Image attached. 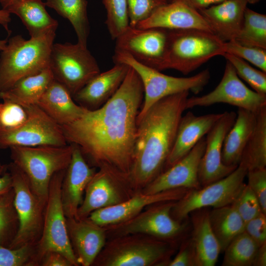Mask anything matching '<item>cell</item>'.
<instances>
[{
	"label": "cell",
	"instance_id": "cell-16",
	"mask_svg": "<svg viewBox=\"0 0 266 266\" xmlns=\"http://www.w3.org/2000/svg\"><path fill=\"white\" fill-rule=\"evenodd\" d=\"M219 103L256 113L266 107V95L259 94L247 87L227 61L222 78L215 88L201 96L188 97L186 107L187 109Z\"/></svg>",
	"mask_w": 266,
	"mask_h": 266
},
{
	"label": "cell",
	"instance_id": "cell-32",
	"mask_svg": "<svg viewBox=\"0 0 266 266\" xmlns=\"http://www.w3.org/2000/svg\"><path fill=\"white\" fill-rule=\"evenodd\" d=\"M46 6L55 10L60 15L67 19L76 33L77 43L87 47L90 33L86 0H47Z\"/></svg>",
	"mask_w": 266,
	"mask_h": 266
},
{
	"label": "cell",
	"instance_id": "cell-49",
	"mask_svg": "<svg viewBox=\"0 0 266 266\" xmlns=\"http://www.w3.org/2000/svg\"><path fill=\"white\" fill-rule=\"evenodd\" d=\"M187 4L198 11L226 0H177Z\"/></svg>",
	"mask_w": 266,
	"mask_h": 266
},
{
	"label": "cell",
	"instance_id": "cell-17",
	"mask_svg": "<svg viewBox=\"0 0 266 266\" xmlns=\"http://www.w3.org/2000/svg\"><path fill=\"white\" fill-rule=\"evenodd\" d=\"M236 113L226 111L207 133L205 147L199 168V180L203 187L224 178L236 167L225 165L222 154L225 137L234 123Z\"/></svg>",
	"mask_w": 266,
	"mask_h": 266
},
{
	"label": "cell",
	"instance_id": "cell-45",
	"mask_svg": "<svg viewBox=\"0 0 266 266\" xmlns=\"http://www.w3.org/2000/svg\"><path fill=\"white\" fill-rule=\"evenodd\" d=\"M244 231L259 246L266 243V214L261 212L245 223Z\"/></svg>",
	"mask_w": 266,
	"mask_h": 266
},
{
	"label": "cell",
	"instance_id": "cell-53",
	"mask_svg": "<svg viewBox=\"0 0 266 266\" xmlns=\"http://www.w3.org/2000/svg\"><path fill=\"white\" fill-rule=\"evenodd\" d=\"M7 43V39L0 40V51H2L5 48Z\"/></svg>",
	"mask_w": 266,
	"mask_h": 266
},
{
	"label": "cell",
	"instance_id": "cell-46",
	"mask_svg": "<svg viewBox=\"0 0 266 266\" xmlns=\"http://www.w3.org/2000/svg\"><path fill=\"white\" fill-rule=\"evenodd\" d=\"M168 266H196L195 255L190 240H186L181 246L175 257L169 260Z\"/></svg>",
	"mask_w": 266,
	"mask_h": 266
},
{
	"label": "cell",
	"instance_id": "cell-1",
	"mask_svg": "<svg viewBox=\"0 0 266 266\" xmlns=\"http://www.w3.org/2000/svg\"><path fill=\"white\" fill-rule=\"evenodd\" d=\"M143 97L140 77L130 66L120 87L105 104L87 109L79 119L62 126L67 144L78 146L91 166L111 168L130 176Z\"/></svg>",
	"mask_w": 266,
	"mask_h": 266
},
{
	"label": "cell",
	"instance_id": "cell-7",
	"mask_svg": "<svg viewBox=\"0 0 266 266\" xmlns=\"http://www.w3.org/2000/svg\"><path fill=\"white\" fill-rule=\"evenodd\" d=\"M66 169L56 172L51 179L42 233L35 244L32 266L39 265L44 256L52 251L62 254L73 266H80L68 236L66 218L61 199L62 184Z\"/></svg>",
	"mask_w": 266,
	"mask_h": 266
},
{
	"label": "cell",
	"instance_id": "cell-30",
	"mask_svg": "<svg viewBox=\"0 0 266 266\" xmlns=\"http://www.w3.org/2000/svg\"><path fill=\"white\" fill-rule=\"evenodd\" d=\"M49 67L39 73L25 77L9 89L0 92V99L23 106L36 104L54 80Z\"/></svg>",
	"mask_w": 266,
	"mask_h": 266
},
{
	"label": "cell",
	"instance_id": "cell-13",
	"mask_svg": "<svg viewBox=\"0 0 266 266\" xmlns=\"http://www.w3.org/2000/svg\"><path fill=\"white\" fill-rule=\"evenodd\" d=\"M136 193L129 175L109 168H99L86 188L76 219L87 218L96 210L122 203Z\"/></svg>",
	"mask_w": 266,
	"mask_h": 266
},
{
	"label": "cell",
	"instance_id": "cell-21",
	"mask_svg": "<svg viewBox=\"0 0 266 266\" xmlns=\"http://www.w3.org/2000/svg\"><path fill=\"white\" fill-rule=\"evenodd\" d=\"M66 225L71 244L80 266H92L106 241L103 227L83 219L66 218Z\"/></svg>",
	"mask_w": 266,
	"mask_h": 266
},
{
	"label": "cell",
	"instance_id": "cell-12",
	"mask_svg": "<svg viewBox=\"0 0 266 266\" xmlns=\"http://www.w3.org/2000/svg\"><path fill=\"white\" fill-rule=\"evenodd\" d=\"M174 202L168 201L151 204L127 221L104 226L107 239L141 233L174 243L184 233L186 227L185 223L176 220L171 215Z\"/></svg>",
	"mask_w": 266,
	"mask_h": 266
},
{
	"label": "cell",
	"instance_id": "cell-25",
	"mask_svg": "<svg viewBox=\"0 0 266 266\" xmlns=\"http://www.w3.org/2000/svg\"><path fill=\"white\" fill-rule=\"evenodd\" d=\"M247 4L244 0H226L199 12L212 33L226 42L234 40L239 33Z\"/></svg>",
	"mask_w": 266,
	"mask_h": 266
},
{
	"label": "cell",
	"instance_id": "cell-28",
	"mask_svg": "<svg viewBox=\"0 0 266 266\" xmlns=\"http://www.w3.org/2000/svg\"><path fill=\"white\" fill-rule=\"evenodd\" d=\"M256 113L238 108L235 120L224 139L222 159L226 166L237 167L254 130Z\"/></svg>",
	"mask_w": 266,
	"mask_h": 266
},
{
	"label": "cell",
	"instance_id": "cell-3",
	"mask_svg": "<svg viewBox=\"0 0 266 266\" xmlns=\"http://www.w3.org/2000/svg\"><path fill=\"white\" fill-rule=\"evenodd\" d=\"M56 31L25 39L17 35L7 40L0 56V92L19 80L49 67Z\"/></svg>",
	"mask_w": 266,
	"mask_h": 266
},
{
	"label": "cell",
	"instance_id": "cell-2",
	"mask_svg": "<svg viewBox=\"0 0 266 266\" xmlns=\"http://www.w3.org/2000/svg\"><path fill=\"white\" fill-rule=\"evenodd\" d=\"M189 92L160 100L137 119L130 178L140 192L164 171L171 152L180 119L186 110Z\"/></svg>",
	"mask_w": 266,
	"mask_h": 266
},
{
	"label": "cell",
	"instance_id": "cell-51",
	"mask_svg": "<svg viewBox=\"0 0 266 266\" xmlns=\"http://www.w3.org/2000/svg\"><path fill=\"white\" fill-rule=\"evenodd\" d=\"M11 22L10 14L6 10L0 9V25H1L10 34V30L8 28V24Z\"/></svg>",
	"mask_w": 266,
	"mask_h": 266
},
{
	"label": "cell",
	"instance_id": "cell-44",
	"mask_svg": "<svg viewBox=\"0 0 266 266\" xmlns=\"http://www.w3.org/2000/svg\"><path fill=\"white\" fill-rule=\"evenodd\" d=\"M247 185L257 197L262 210L266 214V168L248 170Z\"/></svg>",
	"mask_w": 266,
	"mask_h": 266
},
{
	"label": "cell",
	"instance_id": "cell-8",
	"mask_svg": "<svg viewBox=\"0 0 266 266\" xmlns=\"http://www.w3.org/2000/svg\"><path fill=\"white\" fill-rule=\"evenodd\" d=\"M113 60L114 64L123 63L132 67L142 82L144 97L137 119L142 117L153 104L164 98L184 91L199 93L208 83L210 78L208 69L188 77L167 75L138 63L125 53H115Z\"/></svg>",
	"mask_w": 266,
	"mask_h": 266
},
{
	"label": "cell",
	"instance_id": "cell-10",
	"mask_svg": "<svg viewBox=\"0 0 266 266\" xmlns=\"http://www.w3.org/2000/svg\"><path fill=\"white\" fill-rule=\"evenodd\" d=\"M49 67L54 79L72 97L100 72L96 60L87 48L78 43H54Z\"/></svg>",
	"mask_w": 266,
	"mask_h": 266
},
{
	"label": "cell",
	"instance_id": "cell-40",
	"mask_svg": "<svg viewBox=\"0 0 266 266\" xmlns=\"http://www.w3.org/2000/svg\"><path fill=\"white\" fill-rule=\"evenodd\" d=\"M27 118L25 107L8 100L0 103V131L15 130L23 125Z\"/></svg>",
	"mask_w": 266,
	"mask_h": 266
},
{
	"label": "cell",
	"instance_id": "cell-35",
	"mask_svg": "<svg viewBox=\"0 0 266 266\" xmlns=\"http://www.w3.org/2000/svg\"><path fill=\"white\" fill-rule=\"evenodd\" d=\"M259 246L244 231L235 237L223 252L222 266H251Z\"/></svg>",
	"mask_w": 266,
	"mask_h": 266
},
{
	"label": "cell",
	"instance_id": "cell-31",
	"mask_svg": "<svg viewBox=\"0 0 266 266\" xmlns=\"http://www.w3.org/2000/svg\"><path fill=\"white\" fill-rule=\"evenodd\" d=\"M212 230L223 252L230 242L244 231L245 223L232 204L209 211Z\"/></svg>",
	"mask_w": 266,
	"mask_h": 266
},
{
	"label": "cell",
	"instance_id": "cell-9",
	"mask_svg": "<svg viewBox=\"0 0 266 266\" xmlns=\"http://www.w3.org/2000/svg\"><path fill=\"white\" fill-rule=\"evenodd\" d=\"M8 168L12 178L14 205L19 220L18 231L8 247L35 245L41 235L46 204L35 195L27 176L18 166L11 162Z\"/></svg>",
	"mask_w": 266,
	"mask_h": 266
},
{
	"label": "cell",
	"instance_id": "cell-41",
	"mask_svg": "<svg viewBox=\"0 0 266 266\" xmlns=\"http://www.w3.org/2000/svg\"><path fill=\"white\" fill-rule=\"evenodd\" d=\"M129 26L137 25L148 18L159 7L167 4L166 0H127Z\"/></svg>",
	"mask_w": 266,
	"mask_h": 266
},
{
	"label": "cell",
	"instance_id": "cell-39",
	"mask_svg": "<svg viewBox=\"0 0 266 266\" xmlns=\"http://www.w3.org/2000/svg\"><path fill=\"white\" fill-rule=\"evenodd\" d=\"M225 53L247 61L266 72V49L238 43L234 40L224 42Z\"/></svg>",
	"mask_w": 266,
	"mask_h": 266
},
{
	"label": "cell",
	"instance_id": "cell-14",
	"mask_svg": "<svg viewBox=\"0 0 266 266\" xmlns=\"http://www.w3.org/2000/svg\"><path fill=\"white\" fill-rule=\"evenodd\" d=\"M168 30L129 26L116 39L115 53L130 55L138 63L159 71L166 69Z\"/></svg>",
	"mask_w": 266,
	"mask_h": 266
},
{
	"label": "cell",
	"instance_id": "cell-22",
	"mask_svg": "<svg viewBox=\"0 0 266 266\" xmlns=\"http://www.w3.org/2000/svg\"><path fill=\"white\" fill-rule=\"evenodd\" d=\"M136 27L168 30L198 29L212 33L209 25L198 10L179 0L168 2L159 7Z\"/></svg>",
	"mask_w": 266,
	"mask_h": 266
},
{
	"label": "cell",
	"instance_id": "cell-26",
	"mask_svg": "<svg viewBox=\"0 0 266 266\" xmlns=\"http://www.w3.org/2000/svg\"><path fill=\"white\" fill-rule=\"evenodd\" d=\"M202 208L192 213L193 230L190 240L196 266H214L221 252L219 243L212 230L209 211Z\"/></svg>",
	"mask_w": 266,
	"mask_h": 266
},
{
	"label": "cell",
	"instance_id": "cell-54",
	"mask_svg": "<svg viewBox=\"0 0 266 266\" xmlns=\"http://www.w3.org/2000/svg\"><path fill=\"white\" fill-rule=\"evenodd\" d=\"M245 0L248 4V3L255 4L259 2L261 0Z\"/></svg>",
	"mask_w": 266,
	"mask_h": 266
},
{
	"label": "cell",
	"instance_id": "cell-38",
	"mask_svg": "<svg viewBox=\"0 0 266 266\" xmlns=\"http://www.w3.org/2000/svg\"><path fill=\"white\" fill-rule=\"evenodd\" d=\"M234 68L238 77L255 92L266 95V72L249 65L245 61L229 53L223 56Z\"/></svg>",
	"mask_w": 266,
	"mask_h": 266
},
{
	"label": "cell",
	"instance_id": "cell-29",
	"mask_svg": "<svg viewBox=\"0 0 266 266\" xmlns=\"http://www.w3.org/2000/svg\"><path fill=\"white\" fill-rule=\"evenodd\" d=\"M42 0H17L3 8L21 20L31 37L56 31L58 21L48 13Z\"/></svg>",
	"mask_w": 266,
	"mask_h": 266
},
{
	"label": "cell",
	"instance_id": "cell-37",
	"mask_svg": "<svg viewBox=\"0 0 266 266\" xmlns=\"http://www.w3.org/2000/svg\"><path fill=\"white\" fill-rule=\"evenodd\" d=\"M106 10L105 24L113 39L129 26L127 0H102Z\"/></svg>",
	"mask_w": 266,
	"mask_h": 266
},
{
	"label": "cell",
	"instance_id": "cell-15",
	"mask_svg": "<svg viewBox=\"0 0 266 266\" xmlns=\"http://www.w3.org/2000/svg\"><path fill=\"white\" fill-rule=\"evenodd\" d=\"M24 107L28 113L26 121L15 130L0 131V149H7L14 146H63L68 144L62 126L37 104Z\"/></svg>",
	"mask_w": 266,
	"mask_h": 266
},
{
	"label": "cell",
	"instance_id": "cell-27",
	"mask_svg": "<svg viewBox=\"0 0 266 266\" xmlns=\"http://www.w3.org/2000/svg\"><path fill=\"white\" fill-rule=\"evenodd\" d=\"M36 104L61 126L77 120L87 109L77 104L68 91L55 79Z\"/></svg>",
	"mask_w": 266,
	"mask_h": 266
},
{
	"label": "cell",
	"instance_id": "cell-20",
	"mask_svg": "<svg viewBox=\"0 0 266 266\" xmlns=\"http://www.w3.org/2000/svg\"><path fill=\"white\" fill-rule=\"evenodd\" d=\"M71 145V158L63 179L61 199L66 218L76 219L86 188L97 168L89 165L78 146Z\"/></svg>",
	"mask_w": 266,
	"mask_h": 266
},
{
	"label": "cell",
	"instance_id": "cell-52",
	"mask_svg": "<svg viewBox=\"0 0 266 266\" xmlns=\"http://www.w3.org/2000/svg\"><path fill=\"white\" fill-rule=\"evenodd\" d=\"M17 0H0V3L2 6V9L6 7L7 5Z\"/></svg>",
	"mask_w": 266,
	"mask_h": 266
},
{
	"label": "cell",
	"instance_id": "cell-24",
	"mask_svg": "<svg viewBox=\"0 0 266 266\" xmlns=\"http://www.w3.org/2000/svg\"><path fill=\"white\" fill-rule=\"evenodd\" d=\"M222 114L210 113L197 116L192 112L188 111L182 115L179 123L174 145L164 170L187 154L204 137Z\"/></svg>",
	"mask_w": 266,
	"mask_h": 266
},
{
	"label": "cell",
	"instance_id": "cell-19",
	"mask_svg": "<svg viewBox=\"0 0 266 266\" xmlns=\"http://www.w3.org/2000/svg\"><path fill=\"white\" fill-rule=\"evenodd\" d=\"M189 190L178 188L152 194L137 192L122 203L92 212L88 218L102 227L119 224L135 216L151 204L178 200Z\"/></svg>",
	"mask_w": 266,
	"mask_h": 266
},
{
	"label": "cell",
	"instance_id": "cell-33",
	"mask_svg": "<svg viewBox=\"0 0 266 266\" xmlns=\"http://www.w3.org/2000/svg\"><path fill=\"white\" fill-rule=\"evenodd\" d=\"M255 113V127L239 163L248 170L266 166V107Z\"/></svg>",
	"mask_w": 266,
	"mask_h": 266
},
{
	"label": "cell",
	"instance_id": "cell-43",
	"mask_svg": "<svg viewBox=\"0 0 266 266\" xmlns=\"http://www.w3.org/2000/svg\"><path fill=\"white\" fill-rule=\"evenodd\" d=\"M232 204L245 223L262 212L257 197L246 184Z\"/></svg>",
	"mask_w": 266,
	"mask_h": 266
},
{
	"label": "cell",
	"instance_id": "cell-42",
	"mask_svg": "<svg viewBox=\"0 0 266 266\" xmlns=\"http://www.w3.org/2000/svg\"><path fill=\"white\" fill-rule=\"evenodd\" d=\"M35 245L9 248L0 244V266H32Z\"/></svg>",
	"mask_w": 266,
	"mask_h": 266
},
{
	"label": "cell",
	"instance_id": "cell-4",
	"mask_svg": "<svg viewBox=\"0 0 266 266\" xmlns=\"http://www.w3.org/2000/svg\"><path fill=\"white\" fill-rule=\"evenodd\" d=\"M174 243L141 233L107 239L94 262L96 266H166Z\"/></svg>",
	"mask_w": 266,
	"mask_h": 266
},
{
	"label": "cell",
	"instance_id": "cell-18",
	"mask_svg": "<svg viewBox=\"0 0 266 266\" xmlns=\"http://www.w3.org/2000/svg\"><path fill=\"white\" fill-rule=\"evenodd\" d=\"M205 137H202L177 162L165 170L140 192L152 194L169 190L201 187L199 180V168L205 147Z\"/></svg>",
	"mask_w": 266,
	"mask_h": 266
},
{
	"label": "cell",
	"instance_id": "cell-47",
	"mask_svg": "<svg viewBox=\"0 0 266 266\" xmlns=\"http://www.w3.org/2000/svg\"><path fill=\"white\" fill-rule=\"evenodd\" d=\"M39 265L42 266H73L72 264L62 254L52 251L46 254Z\"/></svg>",
	"mask_w": 266,
	"mask_h": 266
},
{
	"label": "cell",
	"instance_id": "cell-34",
	"mask_svg": "<svg viewBox=\"0 0 266 266\" xmlns=\"http://www.w3.org/2000/svg\"><path fill=\"white\" fill-rule=\"evenodd\" d=\"M234 40L242 45L266 49V15L247 7L242 26Z\"/></svg>",
	"mask_w": 266,
	"mask_h": 266
},
{
	"label": "cell",
	"instance_id": "cell-55",
	"mask_svg": "<svg viewBox=\"0 0 266 266\" xmlns=\"http://www.w3.org/2000/svg\"><path fill=\"white\" fill-rule=\"evenodd\" d=\"M166 0L168 3V2H173V1H176L177 0Z\"/></svg>",
	"mask_w": 266,
	"mask_h": 266
},
{
	"label": "cell",
	"instance_id": "cell-48",
	"mask_svg": "<svg viewBox=\"0 0 266 266\" xmlns=\"http://www.w3.org/2000/svg\"><path fill=\"white\" fill-rule=\"evenodd\" d=\"M12 190V178L8 165L0 164V200Z\"/></svg>",
	"mask_w": 266,
	"mask_h": 266
},
{
	"label": "cell",
	"instance_id": "cell-50",
	"mask_svg": "<svg viewBox=\"0 0 266 266\" xmlns=\"http://www.w3.org/2000/svg\"><path fill=\"white\" fill-rule=\"evenodd\" d=\"M253 266H266V243L259 247Z\"/></svg>",
	"mask_w": 266,
	"mask_h": 266
},
{
	"label": "cell",
	"instance_id": "cell-11",
	"mask_svg": "<svg viewBox=\"0 0 266 266\" xmlns=\"http://www.w3.org/2000/svg\"><path fill=\"white\" fill-rule=\"evenodd\" d=\"M248 169L241 164L224 178L200 188L191 190L174 202L172 217L181 222L192 212L202 208L231 204L243 189Z\"/></svg>",
	"mask_w": 266,
	"mask_h": 266
},
{
	"label": "cell",
	"instance_id": "cell-5",
	"mask_svg": "<svg viewBox=\"0 0 266 266\" xmlns=\"http://www.w3.org/2000/svg\"><path fill=\"white\" fill-rule=\"evenodd\" d=\"M12 162L26 175L38 198L46 203L49 184L53 175L68 167L72 146H14L9 148Z\"/></svg>",
	"mask_w": 266,
	"mask_h": 266
},
{
	"label": "cell",
	"instance_id": "cell-6",
	"mask_svg": "<svg viewBox=\"0 0 266 266\" xmlns=\"http://www.w3.org/2000/svg\"><path fill=\"white\" fill-rule=\"evenodd\" d=\"M224 42L213 33L198 29L168 30L166 69L184 75L211 58L223 56Z\"/></svg>",
	"mask_w": 266,
	"mask_h": 266
},
{
	"label": "cell",
	"instance_id": "cell-23",
	"mask_svg": "<svg viewBox=\"0 0 266 266\" xmlns=\"http://www.w3.org/2000/svg\"><path fill=\"white\" fill-rule=\"evenodd\" d=\"M130 66L116 63L114 66L100 72L91 79L72 98L79 105L88 110L98 109L116 92L125 78Z\"/></svg>",
	"mask_w": 266,
	"mask_h": 266
},
{
	"label": "cell",
	"instance_id": "cell-36",
	"mask_svg": "<svg viewBox=\"0 0 266 266\" xmlns=\"http://www.w3.org/2000/svg\"><path fill=\"white\" fill-rule=\"evenodd\" d=\"M14 198L13 189L0 200V244L7 247L15 236L19 227Z\"/></svg>",
	"mask_w": 266,
	"mask_h": 266
}]
</instances>
